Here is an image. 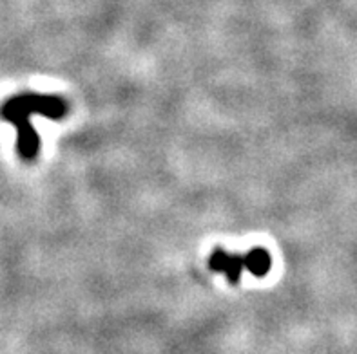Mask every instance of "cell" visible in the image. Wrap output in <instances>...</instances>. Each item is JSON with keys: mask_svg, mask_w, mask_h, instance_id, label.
I'll use <instances>...</instances> for the list:
<instances>
[{"mask_svg": "<svg viewBox=\"0 0 357 354\" xmlns=\"http://www.w3.org/2000/svg\"><path fill=\"white\" fill-rule=\"evenodd\" d=\"M68 107L63 99L59 96H38L24 95L18 98L9 99L2 107L4 120L15 123L18 129V152L22 154L24 159H33L38 154L40 139L35 134V129L29 123V116L33 113L44 114L50 120H60L66 114Z\"/></svg>", "mask_w": 357, "mask_h": 354, "instance_id": "1", "label": "cell"}, {"mask_svg": "<svg viewBox=\"0 0 357 354\" xmlns=\"http://www.w3.org/2000/svg\"><path fill=\"white\" fill-rule=\"evenodd\" d=\"M208 268L213 271H220V273L225 275L229 282L236 284L240 280L243 269L249 271V253L232 255V253H227L222 248H216L211 259H208Z\"/></svg>", "mask_w": 357, "mask_h": 354, "instance_id": "2", "label": "cell"}]
</instances>
